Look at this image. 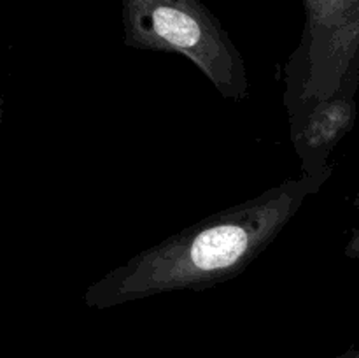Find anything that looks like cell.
Returning <instances> with one entry per match:
<instances>
[{
	"label": "cell",
	"mask_w": 359,
	"mask_h": 358,
	"mask_svg": "<svg viewBox=\"0 0 359 358\" xmlns=\"http://www.w3.org/2000/svg\"><path fill=\"white\" fill-rule=\"evenodd\" d=\"M123 41L140 51L182 55L224 98L244 100V58L202 0H121Z\"/></svg>",
	"instance_id": "7a4b0ae2"
},
{
	"label": "cell",
	"mask_w": 359,
	"mask_h": 358,
	"mask_svg": "<svg viewBox=\"0 0 359 358\" xmlns=\"http://www.w3.org/2000/svg\"><path fill=\"white\" fill-rule=\"evenodd\" d=\"M356 95L339 91L290 116L291 142L302 161V172L316 174L330 165V154L354 128Z\"/></svg>",
	"instance_id": "277c9868"
},
{
	"label": "cell",
	"mask_w": 359,
	"mask_h": 358,
	"mask_svg": "<svg viewBox=\"0 0 359 358\" xmlns=\"http://www.w3.org/2000/svg\"><path fill=\"white\" fill-rule=\"evenodd\" d=\"M353 206L356 207V209H359V190H358L356 197H354V200H353Z\"/></svg>",
	"instance_id": "52a82bcc"
},
{
	"label": "cell",
	"mask_w": 359,
	"mask_h": 358,
	"mask_svg": "<svg viewBox=\"0 0 359 358\" xmlns=\"http://www.w3.org/2000/svg\"><path fill=\"white\" fill-rule=\"evenodd\" d=\"M332 172H302L137 253L93 281L84 290V305L109 309L172 291H202L241 276Z\"/></svg>",
	"instance_id": "6da1fadb"
},
{
	"label": "cell",
	"mask_w": 359,
	"mask_h": 358,
	"mask_svg": "<svg viewBox=\"0 0 359 358\" xmlns=\"http://www.w3.org/2000/svg\"><path fill=\"white\" fill-rule=\"evenodd\" d=\"M340 358H359V347H354V350H349L346 354H342Z\"/></svg>",
	"instance_id": "8992f818"
},
{
	"label": "cell",
	"mask_w": 359,
	"mask_h": 358,
	"mask_svg": "<svg viewBox=\"0 0 359 358\" xmlns=\"http://www.w3.org/2000/svg\"><path fill=\"white\" fill-rule=\"evenodd\" d=\"M305 27L284 67V105L293 116L359 86V0H302Z\"/></svg>",
	"instance_id": "3957f363"
},
{
	"label": "cell",
	"mask_w": 359,
	"mask_h": 358,
	"mask_svg": "<svg viewBox=\"0 0 359 358\" xmlns=\"http://www.w3.org/2000/svg\"><path fill=\"white\" fill-rule=\"evenodd\" d=\"M344 255L351 260H358L359 262V228L353 232L351 239L347 241L346 248H344Z\"/></svg>",
	"instance_id": "5b68a950"
}]
</instances>
